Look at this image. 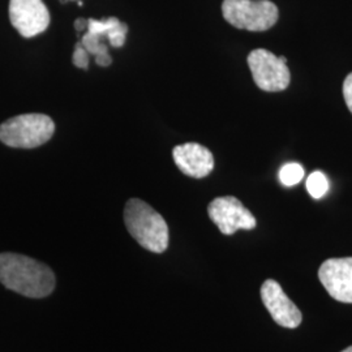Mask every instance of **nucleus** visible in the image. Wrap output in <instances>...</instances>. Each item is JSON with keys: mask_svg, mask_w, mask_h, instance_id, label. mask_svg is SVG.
I'll list each match as a JSON object with an SVG mask.
<instances>
[{"mask_svg": "<svg viewBox=\"0 0 352 352\" xmlns=\"http://www.w3.org/2000/svg\"><path fill=\"white\" fill-rule=\"evenodd\" d=\"M0 283L26 298L42 299L51 295L56 278L43 263L19 253H0Z\"/></svg>", "mask_w": 352, "mask_h": 352, "instance_id": "1", "label": "nucleus"}, {"mask_svg": "<svg viewBox=\"0 0 352 352\" xmlns=\"http://www.w3.org/2000/svg\"><path fill=\"white\" fill-rule=\"evenodd\" d=\"M124 223L131 236L153 253H164L168 247V226L164 217L140 199L128 200Z\"/></svg>", "mask_w": 352, "mask_h": 352, "instance_id": "2", "label": "nucleus"}, {"mask_svg": "<svg viewBox=\"0 0 352 352\" xmlns=\"http://www.w3.org/2000/svg\"><path fill=\"white\" fill-rule=\"evenodd\" d=\"M55 133V123L45 113H24L0 124V141L11 148L33 149L47 141Z\"/></svg>", "mask_w": 352, "mask_h": 352, "instance_id": "3", "label": "nucleus"}, {"mask_svg": "<svg viewBox=\"0 0 352 352\" xmlns=\"http://www.w3.org/2000/svg\"><path fill=\"white\" fill-rule=\"evenodd\" d=\"M222 13L228 24L250 32H265L276 25L277 6L270 0H223Z\"/></svg>", "mask_w": 352, "mask_h": 352, "instance_id": "4", "label": "nucleus"}, {"mask_svg": "<svg viewBox=\"0 0 352 352\" xmlns=\"http://www.w3.org/2000/svg\"><path fill=\"white\" fill-rule=\"evenodd\" d=\"M252 77L258 89L274 93L289 88L291 74L285 56L274 55L265 49L251 51L247 58Z\"/></svg>", "mask_w": 352, "mask_h": 352, "instance_id": "5", "label": "nucleus"}, {"mask_svg": "<svg viewBox=\"0 0 352 352\" xmlns=\"http://www.w3.org/2000/svg\"><path fill=\"white\" fill-rule=\"evenodd\" d=\"M208 214L223 235H234L239 230H253L257 226L253 214L234 196L214 199L208 206Z\"/></svg>", "mask_w": 352, "mask_h": 352, "instance_id": "6", "label": "nucleus"}, {"mask_svg": "<svg viewBox=\"0 0 352 352\" xmlns=\"http://www.w3.org/2000/svg\"><path fill=\"white\" fill-rule=\"evenodd\" d=\"M10 20L24 38L42 34L50 25V12L42 0H11Z\"/></svg>", "mask_w": 352, "mask_h": 352, "instance_id": "7", "label": "nucleus"}, {"mask_svg": "<svg viewBox=\"0 0 352 352\" xmlns=\"http://www.w3.org/2000/svg\"><path fill=\"white\" fill-rule=\"evenodd\" d=\"M318 279L337 302H352V257L329 258L318 269Z\"/></svg>", "mask_w": 352, "mask_h": 352, "instance_id": "8", "label": "nucleus"}, {"mask_svg": "<svg viewBox=\"0 0 352 352\" xmlns=\"http://www.w3.org/2000/svg\"><path fill=\"white\" fill-rule=\"evenodd\" d=\"M261 299L265 308L279 327L295 329L300 327L302 315L300 309L283 292L274 279H266L261 286Z\"/></svg>", "mask_w": 352, "mask_h": 352, "instance_id": "9", "label": "nucleus"}, {"mask_svg": "<svg viewBox=\"0 0 352 352\" xmlns=\"http://www.w3.org/2000/svg\"><path fill=\"white\" fill-rule=\"evenodd\" d=\"M173 157L177 168L184 175L202 179L209 175L214 168L212 151L197 142H186L173 149Z\"/></svg>", "mask_w": 352, "mask_h": 352, "instance_id": "10", "label": "nucleus"}, {"mask_svg": "<svg viewBox=\"0 0 352 352\" xmlns=\"http://www.w3.org/2000/svg\"><path fill=\"white\" fill-rule=\"evenodd\" d=\"M87 30L101 38H107L113 47L119 49L126 43L128 26L116 17H109L106 20L89 19Z\"/></svg>", "mask_w": 352, "mask_h": 352, "instance_id": "11", "label": "nucleus"}, {"mask_svg": "<svg viewBox=\"0 0 352 352\" xmlns=\"http://www.w3.org/2000/svg\"><path fill=\"white\" fill-rule=\"evenodd\" d=\"M307 189L316 200L322 199L329 190V180L325 174L321 171L312 173L307 179Z\"/></svg>", "mask_w": 352, "mask_h": 352, "instance_id": "12", "label": "nucleus"}, {"mask_svg": "<svg viewBox=\"0 0 352 352\" xmlns=\"http://www.w3.org/2000/svg\"><path fill=\"white\" fill-rule=\"evenodd\" d=\"M302 177H304V168L302 164L296 162L286 164L279 170V180L286 187L296 186L298 183L302 182Z\"/></svg>", "mask_w": 352, "mask_h": 352, "instance_id": "13", "label": "nucleus"}, {"mask_svg": "<svg viewBox=\"0 0 352 352\" xmlns=\"http://www.w3.org/2000/svg\"><path fill=\"white\" fill-rule=\"evenodd\" d=\"M80 42L82 43L85 50L88 51L89 55L98 56V55H103V54H109V47L104 43H102V38L97 36V34L87 32L82 36Z\"/></svg>", "mask_w": 352, "mask_h": 352, "instance_id": "14", "label": "nucleus"}, {"mask_svg": "<svg viewBox=\"0 0 352 352\" xmlns=\"http://www.w3.org/2000/svg\"><path fill=\"white\" fill-rule=\"evenodd\" d=\"M72 62L77 68H81V69H85V71L89 69V52L85 50V47L82 46L81 42L76 43Z\"/></svg>", "mask_w": 352, "mask_h": 352, "instance_id": "15", "label": "nucleus"}, {"mask_svg": "<svg viewBox=\"0 0 352 352\" xmlns=\"http://www.w3.org/2000/svg\"><path fill=\"white\" fill-rule=\"evenodd\" d=\"M343 97H344V102H346L350 113H352V74H350V75L344 78V82H343Z\"/></svg>", "mask_w": 352, "mask_h": 352, "instance_id": "16", "label": "nucleus"}, {"mask_svg": "<svg viewBox=\"0 0 352 352\" xmlns=\"http://www.w3.org/2000/svg\"><path fill=\"white\" fill-rule=\"evenodd\" d=\"M96 63L98 64L100 67L106 68V67L111 65V63H113V58H111V55H110V54L98 55V56H96Z\"/></svg>", "mask_w": 352, "mask_h": 352, "instance_id": "17", "label": "nucleus"}, {"mask_svg": "<svg viewBox=\"0 0 352 352\" xmlns=\"http://www.w3.org/2000/svg\"><path fill=\"white\" fill-rule=\"evenodd\" d=\"M87 26H88V20H85V19H77L75 21V29L77 32L85 30Z\"/></svg>", "mask_w": 352, "mask_h": 352, "instance_id": "18", "label": "nucleus"}, {"mask_svg": "<svg viewBox=\"0 0 352 352\" xmlns=\"http://www.w3.org/2000/svg\"><path fill=\"white\" fill-rule=\"evenodd\" d=\"M342 352H352V346H350V347H347L346 350H343Z\"/></svg>", "mask_w": 352, "mask_h": 352, "instance_id": "19", "label": "nucleus"}, {"mask_svg": "<svg viewBox=\"0 0 352 352\" xmlns=\"http://www.w3.org/2000/svg\"><path fill=\"white\" fill-rule=\"evenodd\" d=\"M67 1H78V0H62V3H67Z\"/></svg>", "mask_w": 352, "mask_h": 352, "instance_id": "20", "label": "nucleus"}, {"mask_svg": "<svg viewBox=\"0 0 352 352\" xmlns=\"http://www.w3.org/2000/svg\"><path fill=\"white\" fill-rule=\"evenodd\" d=\"M60 1H62V0H60Z\"/></svg>", "mask_w": 352, "mask_h": 352, "instance_id": "21", "label": "nucleus"}]
</instances>
